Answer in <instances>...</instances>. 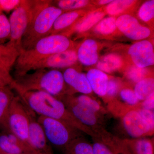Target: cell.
Masks as SVG:
<instances>
[{"label": "cell", "instance_id": "obj_35", "mask_svg": "<svg viewBox=\"0 0 154 154\" xmlns=\"http://www.w3.org/2000/svg\"><path fill=\"white\" fill-rule=\"evenodd\" d=\"M11 26L9 19L5 15L0 14V39L9 38Z\"/></svg>", "mask_w": 154, "mask_h": 154}, {"label": "cell", "instance_id": "obj_16", "mask_svg": "<svg viewBox=\"0 0 154 154\" xmlns=\"http://www.w3.org/2000/svg\"><path fill=\"white\" fill-rule=\"evenodd\" d=\"M105 11L100 10H95L84 15L80 18L70 28L66 30L65 33H60L65 36L74 32L83 33L87 32L98 24L105 17Z\"/></svg>", "mask_w": 154, "mask_h": 154}, {"label": "cell", "instance_id": "obj_36", "mask_svg": "<svg viewBox=\"0 0 154 154\" xmlns=\"http://www.w3.org/2000/svg\"><path fill=\"white\" fill-rule=\"evenodd\" d=\"M22 0H0V14L1 11L10 12L19 7Z\"/></svg>", "mask_w": 154, "mask_h": 154}, {"label": "cell", "instance_id": "obj_1", "mask_svg": "<svg viewBox=\"0 0 154 154\" xmlns=\"http://www.w3.org/2000/svg\"><path fill=\"white\" fill-rule=\"evenodd\" d=\"M24 104L38 116L57 119L69 125L91 137H99L90 128L82 124L70 112L62 101L43 91L15 90Z\"/></svg>", "mask_w": 154, "mask_h": 154}, {"label": "cell", "instance_id": "obj_6", "mask_svg": "<svg viewBox=\"0 0 154 154\" xmlns=\"http://www.w3.org/2000/svg\"><path fill=\"white\" fill-rule=\"evenodd\" d=\"M35 6V0H22L19 7L13 11L9 19L11 26L9 41L7 45L14 48L20 53L22 40L30 23Z\"/></svg>", "mask_w": 154, "mask_h": 154}, {"label": "cell", "instance_id": "obj_37", "mask_svg": "<svg viewBox=\"0 0 154 154\" xmlns=\"http://www.w3.org/2000/svg\"><path fill=\"white\" fill-rule=\"evenodd\" d=\"M140 115L147 122L153 130H154V111L146 110L140 107H136Z\"/></svg>", "mask_w": 154, "mask_h": 154}, {"label": "cell", "instance_id": "obj_5", "mask_svg": "<svg viewBox=\"0 0 154 154\" xmlns=\"http://www.w3.org/2000/svg\"><path fill=\"white\" fill-rule=\"evenodd\" d=\"M37 120L50 144L63 150L72 141L82 136V131L65 122L43 116Z\"/></svg>", "mask_w": 154, "mask_h": 154}, {"label": "cell", "instance_id": "obj_15", "mask_svg": "<svg viewBox=\"0 0 154 154\" xmlns=\"http://www.w3.org/2000/svg\"><path fill=\"white\" fill-rule=\"evenodd\" d=\"M63 75L66 84L72 91L87 95L93 92L86 75L75 69L73 67L66 69Z\"/></svg>", "mask_w": 154, "mask_h": 154}, {"label": "cell", "instance_id": "obj_23", "mask_svg": "<svg viewBox=\"0 0 154 154\" xmlns=\"http://www.w3.org/2000/svg\"><path fill=\"white\" fill-rule=\"evenodd\" d=\"M134 91L140 101L147 99L154 94V78L147 77L136 83Z\"/></svg>", "mask_w": 154, "mask_h": 154}, {"label": "cell", "instance_id": "obj_19", "mask_svg": "<svg viewBox=\"0 0 154 154\" xmlns=\"http://www.w3.org/2000/svg\"><path fill=\"white\" fill-rule=\"evenodd\" d=\"M86 76L93 92L100 97H105L109 79L106 73L96 68L91 69Z\"/></svg>", "mask_w": 154, "mask_h": 154}, {"label": "cell", "instance_id": "obj_9", "mask_svg": "<svg viewBox=\"0 0 154 154\" xmlns=\"http://www.w3.org/2000/svg\"><path fill=\"white\" fill-rule=\"evenodd\" d=\"M122 123L131 139L145 138L153 134L154 130L136 108H131L121 116Z\"/></svg>", "mask_w": 154, "mask_h": 154}, {"label": "cell", "instance_id": "obj_33", "mask_svg": "<svg viewBox=\"0 0 154 154\" xmlns=\"http://www.w3.org/2000/svg\"><path fill=\"white\" fill-rule=\"evenodd\" d=\"M92 144L93 154H116L99 138H93Z\"/></svg>", "mask_w": 154, "mask_h": 154}, {"label": "cell", "instance_id": "obj_29", "mask_svg": "<svg viewBox=\"0 0 154 154\" xmlns=\"http://www.w3.org/2000/svg\"><path fill=\"white\" fill-rule=\"evenodd\" d=\"M125 76L129 81L136 84L150 76L146 68H143L133 65L128 69L125 72Z\"/></svg>", "mask_w": 154, "mask_h": 154}, {"label": "cell", "instance_id": "obj_32", "mask_svg": "<svg viewBox=\"0 0 154 154\" xmlns=\"http://www.w3.org/2000/svg\"><path fill=\"white\" fill-rule=\"evenodd\" d=\"M120 90V82L114 78H109L107 83L106 95L105 97L107 102L112 101L117 96Z\"/></svg>", "mask_w": 154, "mask_h": 154}, {"label": "cell", "instance_id": "obj_4", "mask_svg": "<svg viewBox=\"0 0 154 154\" xmlns=\"http://www.w3.org/2000/svg\"><path fill=\"white\" fill-rule=\"evenodd\" d=\"M51 2L35 0L33 16L22 37V51L29 49L39 39L50 35L56 20L64 12Z\"/></svg>", "mask_w": 154, "mask_h": 154}, {"label": "cell", "instance_id": "obj_17", "mask_svg": "<svg viewBox=\"0 0 154 154\" xmlns=\"http://www.w3.org/2000/svg\"><path fill=\"white\" fill-rule=\"evenodd\" d=\"M76 52L78 60L86 66L95 64L99 60L98 44L92 38L83 42L76 50Z\"/></svg>", "mask_w": 154, "mask_h": 154}, {"label": "cell", "instance_id": "obj_11", "mask_svg": "<svg viewBox=\"0 0 154 154\" xmlns=\"http://www.w3.org/2000/svg\"><path fill=\"white\" fill-rule=\"evenodd\" d=\"M29 109V108H28ZM30 125L28 143L38 154H54L50 143L38 123L35 113L29 109Z\"/></svg>", "mask_w": 154, "mask_h": 154}, {"label": "cell", "instance_id": "obj_12", "mask_svg": "<svg viewBox=\"0 0 154 154\" xmlns=\"http://www.w3.org/2000/svg\"><path fill=\"white\" fill-rule=\"evenodd\" d=\"M78 60L76 50L74 48L63 52L53 54L39 61L33 66L31 70L41 69H67L73 66Z\"/></svg>", "mask_w": 154, "mask_h": 154}, {"label": "cell", "instance_id": "obj_34", "mask_svg": "<svg viewBox=\"0 0 154 154\" xmlns=\"http://www.w3.org/2000/svg\"><path fill=\"white\" fill-rule=\"evenodd\" d=\"M11 69L0 64V88L11 86L14 82V78L10 73Z\"/></svg>", "mask_w": 154, "mask_h": 154}, {"label": "cell", "instance_id": "obj_14", "mask_svg": "<svg viewBox=\"0 0 154 154\" xmlns=\"http://www.w3.org/2000/svg\"><path fill=\"white\" fill-rule=\"evenodd\" d=\"M120 154H154L153 139H120Z\"/></svg>", "mask_w": 154, "mask_h": 154}, {"label": "cell", "instance_id": "obj_3", "mask_svg": "<svg viewBox=\"0 0 154 154\" xmlns=\"http://www.w3.org/2000/svg\"><path fill=\"white\" fill-rule=\"evenodd\" d=\"M14 80L11 86L14 91H43L60 100L69 94L63 73L58 69L36 70Z\"/></svg>", "mask_w": 154, "mask_h": 154}, {"label": "cell", "instance_id": "obj_30", "mask_svg": "<svg viewBox=\"0 0 154 154\" xmlns=\"http://www.w3.org/2000/svg\"><path fill=\"white\" fill-rule=\"evenodd\" d=\"M119 96L128 107L135 108L138 107L140 102L135 94L134 91L130 88H123L119 92Z\"/></svg>", "mask_w": 154, "mask_h": 154}, {"label": "cell", "instance_id": "obj_26", "mask_svg": "<svg viewBox=\"0 0 154 154\" xmlns=\"http://www.w3.org/2000/svg\"><path fill=\"white\" fill-rule=\"evenodd\" d=\"M132 0H115L107 5L105 12L111 17L117 16L131 8L135 4Z\"/></svg>", "mask_w": 154, "mask_h": 154}, {"label": "cell", "instance_id": "obj_31", "mask_svg": "<svg viewBox=\"0 0 154 154\" xmlns=\"http://www.w3.org/2000/svg\"><path fill=\"white\" fill-rule=\"evenodd\" d=\"M138 16L142 21L145 22H150L153 19L154 0H149L145 2L139 9Z\"/></svg>", "mask_w": 154, "mask_h": 154}, {"label": "cell", "instance_id": "obj_10", "mask_svg": "<svg viewBox=\"0 0 154 154\" xmlns=\"http://www.w3.org/2000/svg\"><path fill=\"white\" fill-rule=\"evenodd\" d=\"M116 24L117 29L132 40H144L151 34L149 28L141 25L135 17L130 14H122L119 17Z\"/></svg>", "mask_w": 154, "mask_h": 154}, {"label": "cell", "instance_id": "obj_24", "mask_svg": "<svg viewBox=\"0 0 154 154\" xmlns=\"http://www.w3.org/2000/svg\"><path fill=\"white\" fill-rule=\"evenodd\" d=\"M19 52L9 45L0 44V64L11 70L14 66Z\"/></svg>", "mask_w": 154, "mask_h": 154}, {"label": "cell", "instance_id": "obj_38", "mask_svg": "<svg viewBox=\"0 0 154 154\" xmlns=\"http://www.w3.org/2000/svg\"><path fill=\"white\" fill-rule=\"evenodd\" d=\"M138 107L146 110L154 111V94H152L151 96H150L147 99L141 102Z\"/></svg>", "mask_w": 154, "mask_h": 154}, {"label": "cell", "instance_id": "obj_28", "mask_svg": "<svg viewBox=\"0 0 154 154\" xmlns=\"http://www.w3.org/2000/svg\"><path fill=\"white\" fill-rule=\"evenodd\" d=\"M52 5L60 9L63 12L82 10L89 4L86 0H60L52 1Z\"/></svg>", "mask_w": 154, "mask_h": 154}, {"label": "cell", "instance_id": "obj_2", "mask_svg": "<svg viewBox=\"0 0 154 154\" xmlns=\"http://www.w3.org/2000/svg\"><path fill=\"white\" fill-rule=\"evenodd\" d=\"M74 43L62 34L51 35L38 40L32 47L19 54L14 65V79L28 73L39 61L74 48Z\"/></svg>", "mask_w": 154, "mask_h": 154}, {"label": "cell", "instance_id": "obj_13", "mask_svg": "<svg viewBox=\"0 0 154 154\" xmlns=\"http://www.w3.org/2000/svg\"><path fill=\"white\" fill-rule=\"evenodd\" d=\"M128 54L136 66L145 68L154 65L153 45L149 40H140L132 45Z\"/></svg>", "mask_w": 154, "mask_h": 154}, {"label": "cell", "instance_id": "obj_7", "mask_svg": "<svg viewBox=\"0 0 154 154\" xmlns=\"http://www.w3.org/2000/svg\"><path fill=\"white\" fill-rule=\"evenodd\" d=\"M30 125L29 109L19 96L11 103L2 128L28 144Z\"/></svg>", "mask_w": 154, "mask_h": 154}, {"label": "cell", "instance_id": "obj_22", "mask_svg": "<svg viewBox=\"0 0 154 154\" xmlns=\"http://www.w3.org/2000/svg\"><path fill=\"white\" fill-rule=\"evenodd\" d=\"M63 152V154H93L92 144L83 136L72 141Z\"/></svg>", "mask_w": 154, "mask_h": 154}, {"label": "cell", "instance_id": "obj_8", "mask_svg": "<svg viewBox=\"0 0 154 154\" xmlns=\"http://www.w3.org/2000/svg\"><path fill=\"white\" fill-rule=\"evenodd\" d=\"M61 101L63 102L68 110L75 118L82 124L91 128L94 132L104 127L102 118L93 111L77 102L73 95H66Z\"/></svg>", "mask_w": 154, "mask_h": 154}, {"label": "cell", "instance_id": "obj_25", "mask_svg": "<svg viewBox=\"0 0 154 154\" xmlns=\"http://www.w3.org/2000/svg\"><path fill=\"white\" fill-rule=\"evenodd\" d=\"M74 98L77 102L93 111L102 118L107 113L99 102L88 95L82 94L77 97L74 96Z\"/></svg>", "mask_w": 154, "mask_h": 154}, {"label": "cell", "instance_id": "obj_20", "mask_svg": "<svg viewBox=\"0 0 154 154\" xmlns=\"http://www.w3.org/2000/svg\"><path fill=\"white\" fill-rule=\"evenodd\" d=\"M97 68L105 73H111L122 68L123 61L120 56L115 53L108 54L97 63Z\"/></svg>", "mask_w": 154, "mask_h": 154}, {"label": "cell", "instance_id": "obj_27", "mask_svg": "<svg viewBox=\"0 0 154 154\" xmlns=\"http://www.w3.org/2000/svg\"><path fill=\"white\" fill-rule=\"evenodd\" d=\"M116 20V19L114 17L103 18L94 26V32L102 36L111 35L117 29Z\"/></svg>", "mask_w": 154, "mask_h": 154}, {"label": "cell", "instance_id": "obj_39", "mask_svg": "<svg viewBox=\"0 0 154 154\" xmlns=\"http://www.w3.org/2000/svg\"><path fill=\"white\" fill-rule=\"evenodd\" d=\"M113 2L112 0H101V1H98V5H108L110 3Z\"/></svg>", "mask_w": 154, "mask_h": 154}, {"label": "cell", "instance_id": "obj_18", "mask_svg": "<svg viewBox=\"0 0 154 154\" xmlns=\"http://www.w3.org/2000/svg\"><path fill=\"white\" fill-rule=\"evenodd\" d=\"M85 12L82 10L64 12L56 20L50 35L60 34V32L68 30L82 16L85 15Z\"/></svg>", "mask_w": 154, "mask_h": 154}, {"label": "cell", "instance_id": "obj_21", "mask_svg": "<svg viewBox=\"0 0 154 154\" xmlns=\"http://www.w3.org/2000/svg\"><path fill=\"white\" fill-rule=\"evenodd\" d=\"M11 86L0 88V126L2 127L11 103L16 95Z\"/></svg>", "mask_w": 154, "mask_h": 154}]
</instances>
